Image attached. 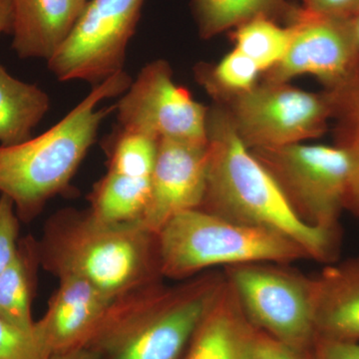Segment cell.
<instances>
[{
  "label": "cell",
  "mask_w": 359,
  "mask_h": 359,
  "mask_svg": "<svg viewBox=\"0 0 359 359\" xmlns=\"http://www.w3.org/2000/svg\"><path fill=\"white\" fill-rule=\"evenodd\" d=\"M208 172L199 209L235 223L273 231L294 241L309 259H339L341 230H323L295 216L276 182L245 147L221 106L209 108Z\"/></svg>",
  "instance_id": "cell-1"
},
{
  "label": "cell",
  "mask_w": 359,
  "mask_h": 359,
  "mask_svg": "<svg viewBox=\"0 0 359 359\" xmlns=\"http://www.w3.org/2000/svg\"><path fill=\"white\" fill-rule=\"evenodd\" d=\"M40 266L82 278L112 299L162 282L157 233L140 222L102 223L88 210H61L37 241Z\"/></svg>",
  "instance_id": "cell-2"
},
{
  "label": "cell",
  "mask_w": 359,
  "mask_h": 359,
  "mask_svg": "<svg viewBox=\"0 0 359 359\" xmlns=\"http://www.w3.org/2000/svg\"><path fill=\"white\" fill-rule=\"evenodd\" d=\"M223 271L118 297L89 346L99 359H185L196 330L223 289Z\"/></svg>",
  "instance_id": "cell-3"
},
{
  "label": "cell",
  "mask_w": 359,
  "mask_h": 359,
  "mask_svg": "<svg viewBox=\"0 0 359 359\" xmlns=\"http://www.w3.org/2000/svg\"><path fill=\"white\" fill-rule=\"evenodd\" d=\"M131 83L128 73L121 71L92 87L76 107L44 133L18 145H0V195L13 201L20 221L29 223L48 201L69 190L101 123L116 109L115 105L98 108L99 103L123 95Z\"/></svg>",
  "instance_id": "cell-4"
},
{
  "label": "cell",
  "mask_w": 359,
  "mask_h": 359,
  "mask_svg": "<svg viewBox=\"0 0 359 359\" xmlns=\"http://www.w3.org/2000/svg\"><path fill=\"white\" fill-rule=\"evenodd\" d=\"M163 278L185 280L215 268L271 262L294 264L309 259L294 241L203 211L175 216L157 233Z\"/></svg>",
  "instance_id": "cell-5"
},
{
  "label": "cell",
  "mask_w": 359,
  "mask_h": 359,
  "mask_svg": "<svg viewBox=\"0 0 359 359\" xmlns=\"http://www.w3.org/2000/svg\"><path fill=\"white\" fill-rule=\"evenodd\" d=\"M302 223L340 230L351 164L339 146L299 143L250 150Z\"/></svg>",
  "instance_id": "cell-6"
},
{
  "label": "cell",
  "mask_w": 359,
  "mask_h": 359,
  "mask_svg": "<svg viewBox=\"0 0 359 359\" xmlns=\"http://www.w3.org/2000/svg\"><path fill=\"white\" fill-rule=\"evenodd\" d=\"M223 271L257 330L294 348L313 349L318 337L313 276L271 262L236 264Z\"/></svg>",
  "instance_id": "cell-7"
},
{
  "label": "cell",
  "mask_w": 359,
  "mask_h": 359,
  "mask_svg": "<svg viewBox=\"0 0 359 359\" xmlns=\"http://www.w3.org/2000/svg\"><path fill=\"white\" fill-rule=\"evenodd\" d=\"M243 144L250 149L283 147L320 138L332 121L327 91L320 93L263 80L219 102Z\"/></svg>",
  "instance_id": "cell-8"
},
{
  "label": "cell",
  "mask_w": 359,
  "mask_h": 359,
  "mask_svg": "<svg viewBox=\"0 0 359 359\" xmlns=\"http://www.w3.org/2000/svg\"><path fill=\"white\" fill-rule=\"evenodd\" d=\"M145 0H88L69 36L48 61L59 81L95 86L124 71Z\"/></svg>",
  "instance_id": "cell-9"
},
{
  "label": "cell",
  "mask_w": 359,
  "mask_h": 359,
  "mask_svg": "<svg viewBox=\"0 0 359 359\" xmlns=\"http://www.w3.org/2000/svg\"><path fill=\"white\" fill-rule=\"evenodd\" d=\"M118 126L154 137L207 144L209 107L175 83L173 70L163 59L142 68L116 104Z\"/></svg>",
  "instance_id": "cell-10"
},
{
  "label": "cell",
  "mask_w": 359,
  "mask_h": 359,
  "mask_svg": "<svg viewBox=\"0 0 359 359\" xmlns=\"http://www.w3.org/2000/svg\"><path fill=\"white\" fill-rule=\"evenodd\" d=\"M287 23L292 32L289 49L278 65L263 74L264 80L290 83L294 78L311 75L328 90L355 69L359 56L348 18L295 6Z\"/></svg>",
  "instance_id": "cell-11"
},
{
  "label": "cell",
  "mask_w": 359,
  "mask_h": 359,
  "mask_svg": "<svg viewBox=\"0 0 359 359\" xmlns=\"http://www.w3.org/2000/svg\"><path fill=\"white\" fill-rule=\"evenodd\" d=\"M208 159V143L160 140L140 223L158 233L180 212L199 209L207 184Z\"/></svg>",
  "instance_id": "cell-12"
},
{
  "label": "cell",
  "mask_w": 359,
  "mask_h": 359,
  "mask_svg": "<svg viewBox=\"0 0 359 359\" xmlns=\"http://www.w3.org/2000/svg\"><path fill=\"white\" fill-rule=\"evenodd\" d=\"M34 332L49 356L89 346L116 299L77 276L58 278Z\"/></svg>",
  "instance_id": "cell-13"
},
{
  "label": "cell",
  "mask_w": 359,
  "mask_h": 359,
  "mask_svg": "<svg viewBox=\"0 0 359 359\" xmlns=\"http://www.w3.org/2000/svg\"><path fill=\"white\" fill-rule=\"evenodd\" d=\"M88 0H11L13 48L22 59L48 61L65 43Z\"/></svg>",
  "instance_id": "cell-14"
},
{
  "label": "cell",
  "mask_w": 359,
  "mask_h": 359,
  "mask_svg": "<svg viewBox=\"0 0 359 359\" xmlns=\"http://www.w3.org/2000/svg\"><path fill=\"white\" fill-rule=\"evenodd\" d=\"M313 280L318 337L359 341V256L325 264Z\"/></svg>",
  "instance_id": "cell-15"
},
{
  "label": "cell",
  "mask_w": 359,
  "mask_h": 359,
  "mask_svg": "<svg viewBox=\"0 0 359 359\" xmlns=\"http://www.w3.org/2000/svg\"><path fill=\"white\" fill-rule=\"evenodd\" d=\"M256 334L226 278L196 330L185 359H250Z\"/></svg>",
  "instance_id": "cell-16"
},
{
  "label": "cell",
  "mask_w": 359,
  "mask_h": 359,
  "mask_svg": "<svg viewBox=\"0 0 359 359\" xmlns=\"http://www.w3.org/2000/svg\"><path fill=\"white\" fill-rule=\"evenodd\" d=\"M49 108L48 94L11 76L0 65V145H18L32 138Z\"/></svg>",
  "instance_id": "cell-17"
},
{
  "label": "cell",
  "mask_w": 359,
  "mask_h": 359,
  "mask_svg": "<svg viewBox=\"0 0 359 359\" xmlns=\"http://www.w3.org/2000/svg\"><path fill=\"white\" fill-rule=\"evenodd\" d=\"M39 266L37 241L27 236L20 238L13 263L0 273V318L27 332L34 327L32 302Z\"/></svg>",
  "instance_id": "cell-18"
},
{
  "label": "cell",
  "mask_w": 359,
  "mask_h": 359,
  "mask_svg": "<svg viewBox=\"0 0 359 359\" xmlns=\"http://www.w3.org/2000/svg\"><path fill=\"white\" fill-rule=\"evenodd\" d=\"M325 91L332 105L334 144L351 164L346 211L359 219V62L344 82Z\"/></svg>",
  "instance_id": "cell-19"
},
{
  "label": "cell",
  "mask_w": 359,
  "mask_h": 359,
  "mask_svg": "<svg viewBox=\"0 0 359 359\" xmlns=\"http://www.w3.org/2000/svg\"><path fill=\"white\" fill-rule=\"evenodd\" d=\"M150 185L151 178L107 171L89 194L88 211L102 223L140 222L147 205Z\"/></svg>",
  "instance_id": "cell-20"
},
{
  "label": "cell",
  "mask_w": 359,
  "mask_h": 359,
  "mask_svg": "<svg viewBox=\"0 0 359 359\" xmlns=\"http://www.w3.org/2000/svg\"><path fill=\"white\" fill-rule=\"evenodd\" d=\"M295 8L287 0H192L194 18L203 39H211L259 16L287 21Z\"/></svg>",
  "instance_id": "cell-21"
},
{
  "label": "cell",
  "mask_w": 359,
  "mask_h": 359,
  "mask_svg": "<svg viewBox=\"0 0 359 359\" xmlns=\"http://www.w3.org/2000/svg\"><path fill=\"white\" fill-rule=\"evenodd\" d=\"M231 39L233 48L252 59L264 74L285 57L292 32L287 25L282 26L275 20L259 16L237 26Z\"/></svg>",
  "instance_id": "cell-22"
},
{
  "label": "cell",
  "mask_w": 359,
  "mask_h": 359,
  "mask_svg": "<svg viewBox=\"0 0 359 359\" xmlns=\"http://www.w3.org/2000/svg\"><path fill=\"white\" fill-rule=\"evenodd\" d=\"M262 75L256 63L236 48L216 65L199 63L195 68L196 80L215 102L252 88Z\"/></svg>",
  "instance_id": "cell-23"
},
{
  "label": "cell",
  "mask_w": 359,
  "mask_h": 359,
  "mask_svg": "<svg viewBox=\"0 0 359 359\" xmlns=\"http://www.w3.org/2000/svg\"><path fill=\"white\" fill-rule=\"evenodd\" d=\"M158 146L159 140L154 137L117 126L103 144L107 171L151 178Z\"/></svg>",
  "instance_id": "cell-24"
},
{
  "label": "cell",
  "mask_w": 359,
  "mask_h": 359,
  "mask_svg": "<svg viewBox=\"0 0 359 359\" xmlns=\"http://www.w3.org/2000/svg\"><path fill=\"white\" fill-rule=\"evenodd\" d=\"M41 341L32 332L14 327L0 318V359H49Z\"/></svg>",
  "instance_id": "cell-25"
},
{
  "label": "cell",
  "mask_w": 359,
  "mask_h": 359,
  "mask_svg": "<svg viewBox=\"0 0 359 359\" xmlns=\"http://www.w3.org/2000/svg\"><path fill=\"white\" fill-rule=\"evenodd\" d=\"M20 221L13 201L0 195V273L13 263L18 255Z\"/></svg>",
  "instance_id": "cell-26"
},
{
  "label": "cell",
  "mask_w": 359,
  "mask_h": 359,
  "mask_svg": "<svg viewBox=\"0 0 359 359\" xmlns=\"http://www.w3.org/2000/svg\"><path fill=\"white\" fill-rule=\"evenodd\" d=\"M250 359H314L313 349L301 351L257 330Z\"/></svg>",
  "instance_id": "cell-27"
},
{
  "label": "cell",
  "mask_w": 359,
  "mask_h": 359,
  "mask_svg": "<svg viewBox=\"0 0 359 359\" xmlns=\"http://www.w3.org/2000/svg\"><path fill=\"white\" fill-rule=\"evenodd\" d=\"M314 359H359V341H346L316 337Z\"/></svg>",
  "instance_id": "cell-28"
},
{
  "label": "cell",
  "mask_w": 359,
  "mask_h": 359,
  "mask_svg": "<svg viewBox=\"0 0 359 359\" xmlns=\"http://www.w3.org/2000/svg\"><path fill=\"white\" fill-rule=\"evenodd\" d=\"M302 7L313 13L351 18L359 8V0H302Z\"/></svg>",
  "instance_id": "cell-29"
},
{
  "label": "cell",
  "mask_w": 359,
  "mask_h": 359,
  "mask_svg": "<svg viewBox=\"0 0 359 359\" xmlns=\"http://www.w3.org/2000/svg\"><path fill=\"white\" fill-rule=\"evenodd\" d=\"M13 22V2L11 0H0V34L11 33Z\"/></svg>",
  "instance_id": "cell-30"
},
{
  "label": "cell",
  "mask_w": 359,
  "mask_h": 359,
  "mask_svg": "<svg viewBox=\"0 0 359 359\" xmlns=\"http://www.w3.org/2000/svg\"><path fill=\"white\" fill-rule=\"evenodd\" d=\"M49 359H99V354L91 347H81L63 353L53 354Z\"/></svg>",
  "instance_id": "cell-31"
},
{
  "label": "cell",
  "mask_w": 359,
  "mask_h": 359,
  "mask_svg": "<svg viewBox=\"0 0 359 359\" xmlns=\"http://www.w3.org/2000/svg\"><path fill=\"white\" fill-rule=\"evenodd\" d=\"M351 21V29H353L354 41H355L356 49L359 56V8L355 13L349 18Z\"/></svg>",
  "instance_id": "cell-32"
}]
</instances>
